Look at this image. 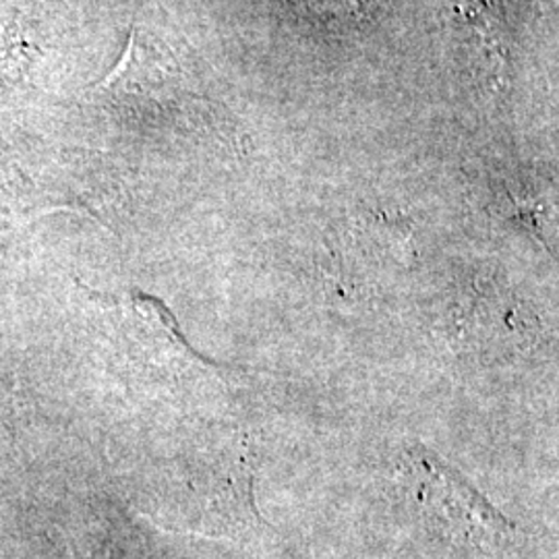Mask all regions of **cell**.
<instances>
[{
  "instance_id": "1",
  "label": "cell",
  "mask_w": 559,
  "mask_h": 559,
  "mask_svg": "<svg viewBox=\"0 0 559 559\" xmlns=\"http://www.w3.org/2000/svg\"><path fill=\"white\" fill-rule=\"evenodd\" d=\"M406 483L420 514L452 539L489 547L514 533V526L456 471L425 450L408 454Z\"/></svg>"
},
{
  "instance_id": "2",
  "label": "cell",
  "mask_w": 559,
  "mask_h": 559,
  "mask_svg": "<svg viewBox=\"0 0 559 559\" xmlns=\"http://www.w3.org/2000/svg\"><path fill=\"white\" fill-rule=\"evenodd\" d=\"M450 318L459 342L479 353H516L537 336V328L516 297L491 284L462 293Z\"/></svg>"
},
{
  "instance_id": "3",
  "label": "cell",
  "mask_w": 559,
  "mask_h": 559,
  "mask_svg": "<svg viewBox=\"0 0 559 559\" xmlns=\"http://www.w3.org/2000/svg\"><path fill=\"white\" fill-rule=\"evenodd\" d=\"M459 13L473 32L498 85L508 71V27L500 0H459Z\"/></svg>"
},
{
  "instance_id": "4",
  "label": "cell",
  "mask_w": 559,
  "mask_h": 559,
  "mask_svg": "<svg viewBox=\"0 0 559 559\" xmlns=\"http://www.w3.org/2000/svg\"><path fill=\"white\" fill-rule=\"evenodd\" d=\"M302 20L321 32L350 34L373 25L381 15V0H286Z\"/></svg>"
}]
</instances>
